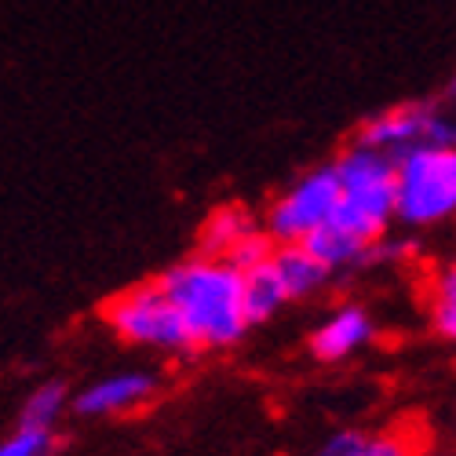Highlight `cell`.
Listing matches in <instances>:
<instances>
[{
	"mask_svg": "<svg viewBox=\"0 0 456 456\" xmlns=\"http://www.w3.org/2000/svg\"><path fill=\"white\" fill-rule=\"evenodd\" d=\"M336 205H339L336 172L332 165H322L292 179L267 205V212L259 216V226L271 234L274 245H303L336 216Z\"/></svg>",
	"mask_w": 456,
	"mask_h": 456,
	"instance_id": "obj_5",
	"label": "cell"
},
{
	"mask_svg": "<svg viewBox=\"0 0 456 456\" xmlns=\"http://www.w3.org/2000/svg\"><path fill=\"white\" fill-rule=\"evenodd\" d=\"M354 142L379 150L387 158H402L405 150L431 142V110L428 102H402L391 110H379L369 121L358 125Z\"/></svg>",
	"mask_w": 456,
	"mask_h": 456,
	"instance_id": "obj_7",
	"label": "cell"
},
{
	"mask_svg": "<svg viewBox=\"0 0 456 456\" xmlns=\"http://www.w3.org/2000/svg\"><path fill=\"white\" fill-rule=\"evenodd\" d=\"M66 405H69L66 384H59V379H48V384H41L37 391H29V398L22 402V409H19V424H22V428L55 431V424L62 420Z\"/></svg>",
	"mask_w": 456,
	"mask_h": 456,
	"instance_id": "obj_15",
	"label": "cell"
},
{
	"mask_svg": "<svg viewBox=\"0 0 456 456\" xmlns=\"http://www.w3.org/2000/svg\"><path fill=\"white\" fill-rule=\"evenodd\" d=\"M274 241H271V234L267 231H263V226H259V231L256 234H248L231 256H226V263H231V267H238L241 274L245 271H256V267H263V263H271V256H274Z\"/></svg>",
	"mask_w": 456,
	"mask_h": 456,
	"instance_id": "obj_17",
	"label": "cell"
},
{
	"mask_svg": "<svg viewBox=\"0 0 456 456\" xmlns=\"http://www.w3.org/2000/svg\"><path fill=\"white\" fill-rule=\"evenodd\" d=\"M256 231H259V216L248 205H241V201L219 205L201 223V231H198V252L201 256H212V259H226Z\"/></svg>",
	"mask_w": 456,
	"mask_h": 456,
	"instance_id": "obj_9",
	"label": "cell"
},
{
	"mask_svg": "<svg viewBox=\"0 0 456 456\" xmlns=\"http://www.w3.org/2000/svg\"><path fill=\"white\" fill-rule=\"evenodd\" d=\"M271 267L285 289V299H311L332 278V271L307 245H278L271 256Z\"/></svg>",
	"mask_w": 456,
	"mask_h": 456,
	"instance_id": "obj_10",
	"label": "cell"
},
{
	"mask_svg": "<svg viewBox=\"0 0 456 456\" xmlns=\"http://www.w3.org/2000/svg\"><path fill=\"white\" fill-rule=\"evenodd\" d=\"M362 449H365V435L354 428H344V431L329 435V442L318 449V456H362Z\"/></svg>",
	"mask_w": 456,
	"mask_h": 456,
	"instance_id": "obj_18",
	"label": "cell"
},
{
	"mask_svg": "<svg viewBox=\"0 0 456 456\" xmlns=\"http://www.w3.org/2000/svg\"><path fill=\"white\" fill-rule=\"evenodd\" d=\"M395 219L435 226L456 219V146H412L395 158Z\"/></svg>",
	"mask_w": 456,
	"mask_h": 456,
	"instance_id": "obj_3",
	"label": "cell"
},
{
	"mask_svg": "<svg viewBox=\"0 0 456 456\" xmlns=\"http://www.w3.org/2000/svg\"><path fill=\"white\" fill-rule=\"evenodd\" d=\"M452 95H456V81H452Z\"/></svg>",
	"mask_w": 456,
	"mask_h": 456,
	"instance_id": "obj_19",
	"label": "cell"
},
{
	"mask_svg": "<svg viewBox=\"0 0 456 456\" xmlns=\"http://www.w3.org/2000/svg\"><path fill=\"white\" fill-rule=\"evenodd\" d=\"M332 172L339 183V205L332 223H339L358 241L376 245L395 219V158L351 142L332 161Z\"/></svg>",
	"mask_w": 456,
	"mask_h": 456,
	"instance_id": "obj_2",
	"label": "cell"
},
{
	"mask_svg": "<svg viewBox=\"0 0 456 456\" xmlns=\"http://www.w3.org/2000/svg\"><path fill=\"white\" fill-rule=\"evenodd\" d=\"M102 322L128 347L161 351V354H190L194 351L190 332H186L183 318L175 314L165 289L158 285V278L113 292L102 303Z\"/></svg>",
	"mask_w": 456,
	"mask_h": 456,
	"instance_id": "obj_4",
	"label": "cell"
},
{
	"mask_svg": "<svg viewBox=\"0 0 456 456\" xmlns=\"http://www.w3.org/2000/svg\"><path fill=\"white\" fill-rule=\"evenodd\" d=\"M165 296L172 299L175 314L183 318L194 351H226L245 339L248 314H245V292L241 271L226 259L212 256H190L158 278Z\"/></svg>",
	"mask_w": 456,
	"mask_h": 456,
	"instance_id": "obj_1",
	"label": "cell"
},
{
	"mask_svg": "<svg viewBox=\"0 0 456 456\" xmlns=\"http://www.w3.org/2000/svg\"><path fill=\"white\" fill-rule=\"evenodd\" d=\"M303 245H307L332 274H336V271H347V267H365L369 256H372V245L358 241L354 234H347L344 226L332 223V219L322 226V231H314Z\"/></svg>",
	"mask_w": 456,
	"mask_h": 456,
	"instance_id": "obj_11",
	"label": "cell"
},
{
	"mask_svg": "<svg viewBox=\"0 0 456 456\" xmlns=\"http://www.w3.org/2000/svg\"><path fill=\"white\" fill-rule=\"evenodd\" d=\"M161 398V376L142 372V369H125L102 376L85 391L73 395V409L92 420H106V416H132Z\"/></svg>",
	"mask_w": 456,
	"mask_h": 456,
	"instance_id": "obj_6",
	"label": "cell"
},
{
	"mask_svg": "<svg viewBox=\"0 0 456 456\" xmlns=\"http://www.w3.org/2000/svg\"><path fill=\"white\" fill-rule=\"evenodd\" d=\"M376 336V325L369 318L365 307H358V303H344V307H336L307 339V347L318 362L332 365V362H344L351 354H358L365 344H372Z\"/></svg>",
	"mask_w": 456,
	"mask_h": 456,
	"instance_id": "obj_8",
	"label": "cell"
},
{
	"mask_svg": "<svg viewBox=\"0 0 456 456\" xmlns=\"http://www.w3.org/2000/svg\"><path fill=\"white\" fill-rule=\"evenodd\" d=\"M0 456H55V431L19 424L4 442H0Z\"/></svg>",
	"mask_w": 456,
	"mask_h": 456,
	"instance_id": "obj_16",
	"label": "cell"
},
{
	"mask_svg": "<svg viewBox=\"0 0 456 456\" xmlns=\"http://www.w3.org/2000/svg\"><path fill=\"white\" fill-rule=\"evenodd\" d=\"M428 318H431V329L456 344V259L452 263H442L428 274Z\"/></svg>",
	"mask_w": 456,
	"mask_h": 456,
	"instance_id": "obj_12",
	"label": "cell"
},
{
	"mask_svg": "<svg viewBox=\"0 0 456 456\" xmlns=\"http://www.w3.org/2000/svg\"><path fill=\"white\" fill-rule=\"evenodd\" d=\"M428 428L424 420H402L379 435H365L362 456H428Z\"/></svg>",
	"mask_w": 456,
	"mask_h": 456,
	"instance_id": "obj_14",
	"label": "cell"
},
{
	"mask_svg": "<svg viewBox=\"0 0 456 456\" xmlns=\"http://www.w3.org/2000/svg\"><path fill=\"white\" fill-rule=\"evenodd\" d=\"M241 292H245V314H248V325H259V322H267L271 314L281 311V303L285 299V289L274 274L271 263H263V267L256 271H245L241 274Z\"/></svg>",
	"mask_w": 456,
	"mask_h": 456,
	"instance_id": "obj_13",
	"label": "cell"
}]
</instances>
